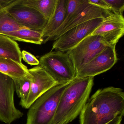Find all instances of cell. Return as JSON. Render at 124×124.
I'll return each instance as SVG.
<instances>
[{"mask_svg": "<svg viewBox=\"0 0 124 124\" xmlns=\"http://www.w3.org/2000/svg\"><path fill=\"white\" fill-rule=\"evenodd\" d=\"M103 19L99 18L90 20L66 32L54 40L51 51H68L85 38L90 35L101 23Z\"/></svg>", "mask_w": 124, "mask_h": 124, "instance_id": "7", "label": "cell"}, {"mask_svg": "<svg viewBox=\"0 0 124 124\" xmlns=\"http://www.w3.org/2000/svg\"><path fill=\"white\" fill-rule=\"evenodd\" d=\"M4 35L8 36L14 40L40 45L42 44L43 39L42 31L22 28L12 32L6 33Z\"/></svg>", "mask_w": 124, "mask_h": 124, "instance_id": "18", "label": "cell"}, {"mask_svg": "<svg viewBox=\"0 0 124 124\" xmlns=\"http://www.w3.org/2000/svg\"><path fill=\"white\" fill-rule=\"evenodd\" d=\"M67 2L68 0H57L54 12L42 31L43 41L50 37L63 22Z\"/></svg>", "mask_w": 124, "mask_h": 124, "instance_id": "13", "label": "cell"}, {"mask_svg": "<svg viewBox=\"0 0 124 124\" xmlns=\"http://www.w3.org/2000/svg\"><path fill=\"white\" fill-rule=\"evenodd\" d=\"M88 2L91 5L95 6L107 12H112L110 8L104 1V0H88Z\"/></svg>", "mask_w": 124, "mask_h": 124, "instance_id": "23", "label": "cell"}, {"mask_svg": "<svg viewBox=\"0 0 124 124\" xmlns=\"http://www.w3.org/2000/svg\"><path fill=\"white\" fill-rule=\"evenodd\" d=\"M112 13H109L93 5H90L75 16L67 23L64 28L51 40H55L59 37L73 27L86 22L99 18H104Z\"/></svg>", "mask_w": 124, "mask_h": 124, "instance_id": "12", "label": "cell"}, {"mask_svg": "<svg viewBox=\"0 0 124 124\" xmlns=\"http://www.w3.org/2000/svg\"><path fill=\"white\" fill-rule=\"evenodd\" d=\"M23 0H12L7 5L0 8V34L4 35L22 28H25L18 23L9 14L8 10L11 7L21 3Z\"/></svg>", "mask_w": 124, "mask_h": 124, "instance_id": "15", "label": "cell"}, {"mask_svg": "<svg viewBox=\"0 0 124 124\" xmlns=\"http://www.w3.org/2000/svg\"><path fill=\"white\" fill-rule=\"evenodd\" d=\"M13 79L0 72V121L11 124L22 117L23 113L16 107Z\"/></svg>", "mask_w": 124, "mask_h": 124, "instance_id": "6", "label": "cell"}, {"mask_svg": "<svg viewBox=\"0 0 124 124\" xmlns=\"http://www.w3.org/2000/svg\"><path fill=\"white\" fill-rule=\"evenodd\" d=\"M90 5V4L89 3L88 0H68L63 22L50 37L43 40V43L51 41L52 39L64 28L70 21Z\"/></svg>", "mask_w": 124, "mask_h": 124, "instance_id": "14", "label": "cell"}, {"mask_svg": "<svg viewBox=\"0 0 124 124\" xmlns=\"http://www.w3.org/2000/svg\"><path fill=\"white\" fill-rule=\"evenodd\" d=\"M21 3L9 8V14L18 23L24 27L42 31L48 20L37 10L22 5Z\"/></svg>", "mask_w": 124, "mask_h": 124, "instance_id": "11", "label": "cell"}, {"mask_svg": "<svg viewBox=\"0 0 124 124\" xmlns=\"http://www.w3.org/2000/svg\"><path fill=\"white\" fill-rule=\"evenodd\" d=\"M124 114V91L110 86L89 98L80 114V124H122Z\"/></svg>", "mask_w": 124, "mask_h": 124, "instance_id": "1", "label": "cell"}, {"mask_svg": "<svg viewBox=\"0 0 124 124\" xmlns=\"http://www.w3.org/2000/svg\"><path fill=\"white\" fill-rule=\"evenodd\" d=\"M22 58L28 64L31 66H38L39 63V61L34 55L25 50L22 52Z\"/></svg>", "mask_w": 124, "mask_h": 124, "instance_id": "22", "label": "cell"}, {"mask_svg": "<svg viewBox=\"0 0 124 124\" xmlns=\"http://www.w3.org/2000/svg\"><path fill=\"white\" fill-rule=\"evenodd\" d=\"M39 66L58 84L70 82L76 78L77 71L66 52L51 51L41 56Z\"/></svg>", "mask_w": 124, "mask_h": 124, "instance_id": "4", "label": "cell"}, {"mask_svg": "<svg viewBox=\"0 0 124 124\" xmlns=\"http://www.w3.org/2000/svg\"><path fill=\"white\" fill-rule=\"evenodd\" d=\"M109 46L101 37L90 35L66 52L77 72Z\"/></svg>", "mask_w": 124, "mask_h": 124, "instance_id": "5", "label": "cell"}, {"mask_svg": "<svg viewBox=\"0 0 124 124\" xmlns=\"http://www.w3.org/2000/svg\"><path fill=\"white\" fill-rule=\"evenodd\" d=\"M124 34L123 15L112 13L103 19L90 35L100 36L109 45L116 46Z\"/></svg>", "mask_w": 124, "mask_h": 124, "instance_id": "10", "label": "cell"}, {"mask_svg": "<svg viewBox=\"0 0 124 124\" xmlns=\"http://www.w3.org/2000/svg\"><path fill=\"white\" fill-rule=\"evenodd\" d=\"M113 13L123 15L124 10V1L123 0H104Z\"/></svg>", "mask_w": 124, "mask_h": 124, "instance_id": "21", "label": "cell"}, {"mask_svg": "<svg viewBox=\"0 0 124 124\" xmlns=\"http://www.w3.org/2000/svg\"><path fill=\"white\" fill-rule=\"evenodd\" d=\"M115 47L108 46L77 71L76 78H93L110 70L117 61Z\"/></svg>", "mask_w": 124, "mask_h": 124, "instance_id": "8", "label": "cell"}, {"mask_svg": "<svg viewBox=\"0 0 124 124\" xmlns=\"http://www.w3.org/2000/svg\"><path fill=\"white\" fill-rule=\"evenodd\" d=\"M56 2L57 0H23L21 4L37 10L48 21L54 12Z\"/></svg>", "mask_w": 124, "mask_h": 124, "instance_id": "19", "label": "cell"}, {"mask_svg": "<svg viewBox=\"0 0 124 124\" xmlns=\"http://www.w3.org/2000/svg\"><path fill=\"white\" fill-rule=\"evenodd\" d=\"M12 0H0V8H3L11 2Z\"/></svg>", "mask_w": 124, "mask_h": 124, "instance_id": "24", "label": "cell"}, {"mask_svg": "<svg viewBox=\"0 0 124 124\" xmlns=\"http://www.w3.org/2000/svg\"><path fill=\"white\" fill-rule=\"evenodd\" d=\"M31 75L16 79H14L15 84V91L17 96L21 99L19 104H22L26 100L29 93L31 88Z\"/></svg>", "mask_w": 124, "mask_h": 124, "instance_id": "20", "label": "cell"}, {"mask_svg": "<svg viewBox=\"0 0 124 124\" xmlns=\"http://www.w3.org/2000/svg\"><path fill=\"white\" fill-rule=\"evenodd\" d=\"M0 56L22 63V52L18 44L8 36L0 34Z\"/></svg>", "mask_w": 124, "mask_h": 124, "instance_id": "17", "label": "cell"}, {"mask_svg": "<svg viewBox=\"0 0 124 124\" xmlns=\"http://www.w3.org/2000/svg\"><path fill=\"white\" fill-rule=\"evenodd\" d=\"M0 72L16 79L30 74L27 67L22 63L0 56Z\"/></svg>", "mask_w": 124, "mask_h": 124, "instance_id": "16", "label": "cell"}, {"mask_svg": "<svg viewBox=\"0 0 124 124\" xmlns=\"http://www.w3.org/2000/svg\"><path fill=\"white\" fill-rule=\"evenodd\" d=\"M93 78H76L62 95L53 124H68L80 114L90 98Z\"/></svg>", "mask_w": 124, "mask_h": 124, "instance_id": "2", "label": "cell"}, {"mask_svg": "<svg viewBox=\"0 0 124 124\" xmlns=\"http://www.w3.org/2000/svg\"><path fill=\"white\" fill-rule=\"evenodd\" d=\"M70 82L58 84L38 98L29 108L26 124H53L59 99Z\"/></svg>", "mask_w": 124, "mask_h": 124, "instance_id": "3", "label": "cell"}, {"mask_svg": "<svg viewBox=\"0 0 124 124\" xmlns=\"http://www.w3.org/2000/svg\"><path fill=\"white\" fill-rule=\"evenodd\" d=\"M31 76V88L28 97L20 104L23 108L29 109L34 102L43 94L58 83L40 66L29 69Z\"/></svg>", "mask_w": 124, "mask_h": 124, "instance_id": "9", "label": "cell"}]
</instances>
